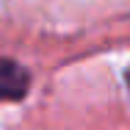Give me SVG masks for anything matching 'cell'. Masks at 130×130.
Wrapping results in <instances>:
<instances>
[{"label": "cell", "mask_w": 130, "mask_h": 130, "mask_svg": "<svg viewBox=\"0 0 130 130\" xmlns=\"http://www.w3.org/2000/svg\"><path fill=\"white\" fill-rule=\"evenodd\" d=\"M28 91V72L14 64L0 58V100H20Z\"/></svg>", "instance_id": "6da1fadb"}]
</instances>
